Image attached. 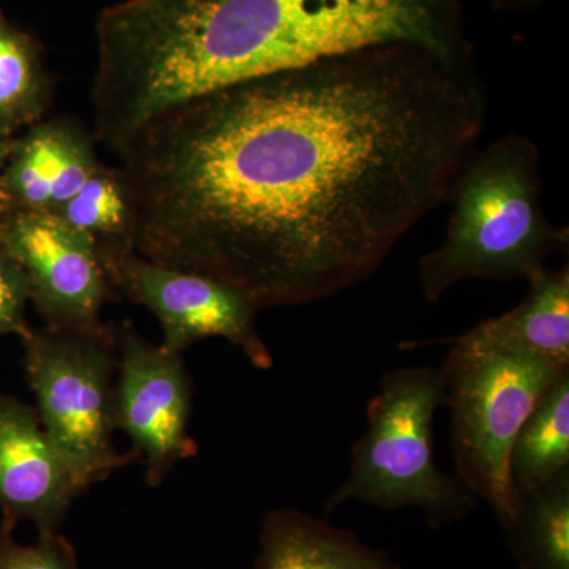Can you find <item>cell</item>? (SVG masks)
Listing matches in <instances>:
<instances>
[{
  "label": "cell",
  "mask_w": 569,
  "mask_h": 569,
  "mask_svg": "<svg viewBox=\"0 0 569 569\" xmlns=\"http://www.w3.org/2000/svg\"><path fill=\"white\" fill-rule=\"evenodd\" d=\"M488 100L471 56L381 44L194 97L116 146L129 246L258 310L372 277L449 201Z\"/></svg>",
  "instance_id": "cell-1"
},
{
  "label": "cell",
  "mask_w": 569,
  "mask_h": 569,
  "mask_svg": "<svg viewBox=\"0 0 569 569\" xmlns=\"http://www.w3.org/2000/svg\"><path fill=\"white\" fill-rule=\"evenodd\" d=\"M96 134L114 149L168 108L381 44L466 56L458 0H123L96 24Z\"/></svg>",
  "instance_id": "cell-2"
},
{
  "label": "cell",
  "mask_w": 569,
  "mask_h": 569,
  "mask_svg": "<svg viewBox=\"0 0 569 569\" xmlns=\"http://www.w3.org/2000/svg\"><path fill=\"white\" fill-rule=\"evenodd\" d=\"M541 193L539 151L530 138L511 133L471 153L449 194L455 209L447 238L419 261L426 298L438 301L466 279H527L567 249L568 228L549 222Z\"/></svg>",
  "instance_id": "cell-3"
},
{
  "label": "cell",
  "mask_w": 569,
  "mask_h": 569,
  "mask_svg": "<svg viewBox=\"0 0 569 569\" xmlns=\"http://www.w3.org/2000/svg\"><path fill=\"white\" fill-rule=\"evenodd\" d=\"M443 399L440 369L387 373L367 407L369 427L353 449L350 475L326 501V512L347 501L385 511L418 508L432 527L470 515L478 498L458 477L440 471L433 458V418Z\"/></svg>",
  "instance_id": "cell-4"
},
{
  "label": "cell",
  "mask_w": 569,
  "mask_h": 569,
  "mask_svg": "<svg viewBox=\"0 0 569 569\" xmlns=\"http://www.w3.org/2000/svg\"><path fill=\"white\" fill-rule=\"evenodd\" d=\"M568 369L552 359L493 346L475 329L452 342L440 369L458 478L489 505L505 531L519 508L509 477L512 443L539 397Z\"/></svg>",
  "instance_id": "cell-5"
},
{
  "label": "cell",
  "mask_w": 569,
  "mask_h": 569,
  "mask_svg": "<svg viewBox=\"0 0 569 569\" xmlns=\"http://www.w3.org/2000/svg\"><path fill=\"white\" fill-rule=\"evenodd\" d=\"M26 372L40 425L81 490L121 466L116 426L114 339L102 325L29 332Z\"/></svg>",
  "instance_id": "cell-6"
},
{
  "label": "cell",
  "mask_w": 569,
  "mask_h": 569,
  "mask_svg": "<svg viewBox=\"0 0 569 569\" xmlns=\"http://www.w3.org/2000/svg\"><path fill=\"white\" fill-rule=\"evenodd\" d=\"M99 250L111 287L159 320L160 346L168 351L181 355L200 340L220 337L257 369H271V351L254 325L260 310L246 296L211 277L148 260L127 244H99Z\"/></svg>",
  "instance_id": "cell-7"
},
{
  "label": "cell",
  "mask_w": 569,
  "mask_h": 569,
  "mask_svg": "<svg viewBox=\"0 0 569 569\" xmlns=\"http://www.w3.org/2000/svg\"><path fill=\"white\" fill-rule=\"evenodd\" d=\"M3 242L21 266L48 328L100 326L111 283L92 236L52 212L6 211Z\"/></svg>",
  "instance_id": "cell-8"
},
{
  "label": "cell",
  "mask_w": 569,
  "mask_h": 569,
  "mask_svg": "<svg viewBox=\"0 0 569 569\" xmlns=\"http://www.w3.org/2000/svg\"><path fill=\"white\" fill-rule=\"evenodd\" d=\"M119 347L116 426L133 441L156 485L176 460L192 452L189 377L181 355L152 346L130 329L121 332Z\"/></svg>",
  "instance_id": "cell-9"
},
{
  "label": "cell",
  "mask_w": 569,
  "mask_h": 569,
  "mask_svg": "<svg viewBox=\"0 0 569 569\" xmlns=\"http://www.w3.org/2000/svg\"><path fill=\"white\" fill-rule=\"evenodd\" d=\"M82 490L40 425L37 411L0 396V508L56 531Z\"/></svg>",
  "instance_id": "cell-10"
},
{
  "label": "cell",
  "mask_w": 569,
  "mask_h": 569,
  "mask_svg": "<svg viewBox=\"0 0 569 569\" xmlns=\"http://www.w3.org/2000/svg\"><path fill=\"white\" fill-rule=\"evenodd\" d=\"M254 569H400L388 552L296 509L263 520Z\"/></svg>",
  "instance_id": "cell-11"
},
{
  "label": "cell",
  "mask_w": 569,
  "mask_h": 569,
  "mask_svg": "<svg viewBox=\"0 0 569 569\" xmlns=\"http://www.w3.org/2000/svg\"><path fill=\"white\" fill-rule=\"evenodd\" d=\"M529 293L508 313L473 328L493 346L569 365V268L527 277Z\"/></svg>",
  "instance_id": "cell-12"
},
{
  "label": "cell",
  "mask_w": 569,
  "mask_h": 569,
  "mask_svg": "<svg viewBox=\"0 0 569 569\" xmlns=\"http://www.w3.org/2000/svg\"><path fill=\"white\" fill-rule=\"evenodd\" d=\"M569 468V369L535 403L509 455V477L518 493L548 485Z\"/></svg>",
  "instance_id": "cell-13"
},
{
  "label": "cell",
  "mask_w": 569,
  "mask_h": 569,
  "mask_svg": "<svg viewBox=\"0 0 569 569\" xmlns=\"http://www.w3.org/2000/svg\"><path fill=\"white\" fill-rule=\"evenodd\" d=\"M507 535L520 569H569V468L548 485L519 493Z\"/></svg>",
  "instance_id": "cell-14"
},
{
  "label": "cell",
  "mask_w": 569,
  "mask_h": 569,
  "mask_svg": "<svg viewBox=\"0 0 569 569\" xmlns=\"http://www.w3.org/2000/svg\"><path fill=\"white\" fill-rule=\"evenodd\" d=\"M50 97L40 44L0 10V137L39 123Z\"/></svg>",
  "instance_id": "cell-15"
},
{
  "label": "cell",
  "mask_w": 569,
  "mask_h": 569,
  "mask_svg": "<svg viewBox=\"0 0 569 569\" xmlns=\"http://www.w3.org/2000/svg\"><path fill=\"white\" fill-rule=\"evenodd\" d=\"M63 122L66 119L39 122L14 138L2 174L6 211L50 212Z\"/></svg>",
  "instance_id": "cell-16"
},
{
  "label": "cell",
  "mask_w": 569,
  "mask_h": 569,
  "mask_svg": "<svg viewBox=\"0 0 569 569\" xmlns=\"http://www.w3.org/2000/svg\"><path fill=\"white\" fill-rule=\"evenodd\" d=\"M54 213L99 244L129 246L132 206L118 168L100 164L80 192Z\"/></svg>",
  "instance_id": "cell-17"
},
{
  "label": "cell",
  "mask_w": 569,
  "mask_h": 569,
  "mask_svg": "<svg viewBox=\"0 0 569 569\" xmlns=\"http://www.w3.org/2000/svg\"><path fill=\"white\" fill-rule=\"evenodd\" d=\"M91 137L77 123L63 122L58 171L51 189L50 212H58L100 167Z\"/></svg>",
  "instance_id": "cell-18"
},
{
  "label": "cell",
  "mask_w": 569,
  "mask_h": 569,
  "mask_svg": "<svg viewBox=\"0 0 569 569\" xmlns=\"http://www.w3.org/2000/svg\"><path fill=\"white\" fill-rule=\"evenodd\" d=\"M0 569H78L69 542L56 531L40 533L33 545L0 538Z\"/></svg>",
  "instance_id": "cell-19"
},
{
  "label": "cell",
  "mask_w": 569,
  "mask_h": 569,
  "mask_svg": "<svg viewBox=\"0 0 569 569\" xmlns=\"http://www.w3.org/2000/svg\"><path fill=\"white\" fill-rule=\"evenodd\" d=\"M31 301L28 280L21 266L0 239V339L6 336L29 335L26 307Z\"/></svg>",
  "instance_id": "cell-20"
},
{
  "label": "cell",
  "mask_w": 569,
  "mask_h": 569,
  "mask_svg": "<svg viewBox=\"0 0 569 569\" xmlns=\"http://www.w3.org/2000/svg\"><path fill=\"white\" fill-rule=\"evenodd\" d=\"M13 142H14V138L0 137V206H2V208H3L2 174H3V170H6V164H7V160H9L11 148H13Z\"/></svg>",
  "instance_id": "cell-21"
},
{
  "label": "cell",
  "mask_w": 569,
  "mask_h": 569,
  "mask_svg": "<svg viewBox=\"0 0 569 569\" xmlns=\"http://www.w3.org/2000/svg\"><path fill=\"white\" fill-rule=\"evenodd\" d=\"M497 6L512 7V6H526V3L535 2V0H493Z\"/></svg>",
  "instance_id": "cell-22"
},
{
  "label": "cell",
  "mask_w": 569,
  "mask_h": 569,
  "mask_svg": "<svg viewBox=\"0 0 569 569\" xmlns=\"http://www.w3.org/2000/svg\"><path fill=\"white\" fill-rule=\"evenodd\" d=\"M3 217H6V209L0 206V239L3 236Z\"/></svg>",
  "instance_id": "cell-23"
}]
</instances>
